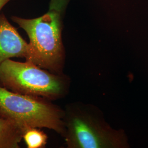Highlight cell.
I'll list each match as a JSON object with an SVG mask.
<instances>
[{
  "label": "cell",
  "mask_w": 148,
  "mask_h": 148,
  "mask_svg": "<svg viewBox=\"0 0 148 148\" xmlns=\"http://www.w3.org/2000/svg\"><path fill=\"white\" fill-rule=\"evenodd\" d=\"M64 139L68 148H128L126 133L106 121L97 106L82 102L68 104L64 109Z\"/></svg>",
  "instance_id": "cell-1"
},
{
  "label": "cell",
  "mask_w": 148,
  "mask_h": 148,
  "mask_svg": "<svg viewBox=\"0 0 148 148\" xmlns=\"http://www.w3.org/2000/svg\"><path fill=\"white\" fill-rule=\"evenodd\" d=\"M63 16L56 11L49 10L35 18L11 17L29 38L26 61L53 73L64 74L65 51L62 40Z\"/></svg>",
  "instance_id": "cell-2"
},
{
  "label": "cell",
  "mask_w": 148,
  "mask_h": 148,
  "mask_svg": "<svg viewBox=\"0 0 148 148\" xmlns=\"http://www.w3.org/2000/svg\"><path fill=\"white\" fill-rule=\"evenodd\" d=\"M0 86L11 92L56 101L69 93L70 79L25 61L11 59L0 64Z\"/></svg>",
  "instance_id": "cell-3"
},
{
  "label": "cell",
  "mask_w": 148,
  "mask_h": 148,
  "mask_svg": "<svg viewBox=\"0 0 148 148\" xmlns=\"http://www.w3.org/2000/svg\"><path fill=\"white\" fill-rule=\"evenodd\" d=\"M64 110L41 97L11 92L0 86V117L14 122L25 131L46 128L63 137Z\"/></svg>",
  "instance_id": "cell-4"
},
{
  "label": "cell",
  "mask_w": 148,
  "mask_h": 148,
  "mask_svg": "<svg viewBox=\"0 0 148 148\" xmlns=\"http://www.w3.org/2000/svg\"><path fill=\"white\" fill-rule=\"evenodd\" d=\"M28 43L21 36L4 14H0V64L13 58H26Z\"/></svg>",
  "instance_id": "cell-5"
},
{
  "label": "cell",
  "mask_w": 148,
  "mask_h": 148,
  "mask_svg": "<svg viewBox=\"0 0 148 148\" xmlns=\"http://www.w3.org/2000/svg\"><path fill=\"white\" fill-rule=\"evenodd\" d=\"M25 130L9 120L0 117V148H19Z\"/></svg>",
  "instance_id": "cell-6"
},
{
  "label": "cell",
  "mask_w": 148,
  "mask_h": 148,
  "mask_svg": "<svg viewBox=\"0 0 148 148\" xmlns=\"http://www.w3.org/2000/svg\"><path fill=\"white\" fill-rule=\"evenodd\" d=\"M23 139L27 148H43L47 143V134L39 128H30L23 134Z\"/></svg>",
  "instance_id": "cell-7"
},
{
  "label": "cell",
  "mask_w": 148,
  "mask_h": 148,
  "mask_svg": "<svg viewBox=\"0 0 148 148\" xmlns=\"http://www.w3.org/2000/svg\"><path fill=\"white\" fill-rule=\"evenodd\" d=\"M70 0H50L49 10L59 12L64 16Z\"/></svg>",
  "instance_id": "cell-8"
},
{
  "label": "cell",
  "mask_w": 148,
  "mask_h": 148,
  "mask_svg": "<svg viewBox=\"0 0 148 148\" xmlns=\"http://www.w3.org/2000/svg\"><path fill=\"white\" fill-rule=\"evenodd\" d=\"M11 0H0V12L3 8L5 5H6Z\"/></svg>",
  "instance_id": "cell-9"
}]
</instances>
